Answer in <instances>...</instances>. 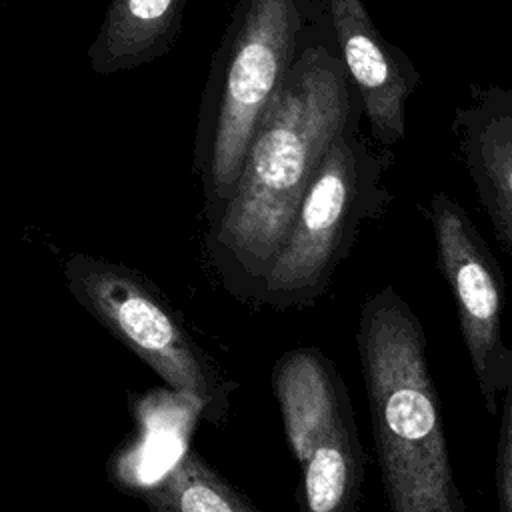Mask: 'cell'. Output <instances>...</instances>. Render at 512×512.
I'll return each instance as SVG.
<instances>
[{
    "instance_id": "obj_1",
    "label": "cell",
    "mask_w": 512,
    "mask_h": 512,
    "mask_svg": "<svg viewBox=\"0 0 512 512\" xmlns=\"http://www.w3.org/2000/svg\"><path fill=\"white\" fill-rule=\"evenodd\" d=\"M362 114L326 10L250 142L230 204L206 230L208 260L232 296L258 300L324 156Z\"/></svg>"
},
{
    "instance_id": "obj_2",
    "label": "cell",
    "mask_w": 512,
    "mask_h": 512,
    "mask_svg": "<svg viewBox=\"0 0 512 512\" xmlns=\"http://www.w3.org/2000/svg\"><path fill=\"white\" fill-rule=\"evenodd\" d=\"M356 344L390 512H466L448 456L426 336L392 286L362 304Z\"/></svg>"
},
{
    "instance_id": "obj_3",
    "label": "cell",
    "mask_w": 512,
    "mask_h": 512,
    "mask_svg": "<svg viewBox=\"0 0 512 512\" xmlns=\"http://www.w3.org/2000/svg\"><path fill=\"white\" fill-rule=\"evenodd\" d=\"M324 12V0L236 2L212 58L194 144L208 228L230 204L250 142Z\"/></svg>"
},
{
    "instance_id": "obj_4",
    "label": "cell",
    "mask_w": 512,
    "mask_h": 512,
    "mask_svg": "<svg viewBox=\"0 0 512 512\" xmlns=\"http://www.w3.org/2000/svg\"><path fill=\"white\" fill-rule=\"evenodd\" d=\"M374 144L372 138L350 130L330 146L256 304L302 308L326 292L362 222L378 218L392 200L384 174L394 154Z\"/></svg>"
},
{
    "instance_id": "obj_5",
    "label": "cell",
    "mask_w": 512,
    "mask_h": 512,
    "mask_svg": "<svg viewBox=\"0 0 512 512\" xmlns=\"http://www.w3.org/2000/svg\"><path fill=\"white\" fill-rule=\"evenodd\" d=\"M64 280L74 300L200 418L218 430L226 426L238 384L192 338L180 312L146 276L120 262L72 252Z\"/></svg>"
},
{
    "instance_id": "obj_6",
    "label": "cell",
    "mask_w": 512,
    "mask_h": 512,
    "mask_svg": "<svg viewBox=\"0 0 512 512\" xmlns=\"http://www.w3.org/2000/svg\"><path fill=\"white\" fill-rule=\"evenodd\" d=\"M438 264L452 290L460 332L490 416L512 382V348L502 340V276L466 212L444 192L430 200Z\"/></svg>"
},
{
    "instance_id": "obj_7",
    "label": "cell",
    "mask_w": 512,
    "mask_h": 512,
    "mask_svg": "<svg viewBox=\"0 0 512 512\" xmlns=\"http://www.w3.org/2000/svg\"><path fill=\"white\" fill-rule=\"evenodd\" d=\"M346 72L358 90L370 138L386 148L406 134V104L420 74L374 26L362 0H324Z\"/></svg>"
},
{
    "instance_id": "obj_8",
    "label": "cell",
    "mask_w": 512,
    "mask_h": 512,
    "mask_svg": "<svg viewBox=\"0 0 512 512\" xmlns=\"http://www.w3.org/2000/svg\"><path fill=\"white\" fill-rule=\"evenodd\" d=\"M272 388L286 442L302 466L326 438L356 426L340 372L318 348H294L278 358Z\"/></svg>"
},
{
    "instance_id": "obj_9",
    "label": "cell",
    "mask_w": 512,
    "mask_h": 512,
    "mask_svg": "<svg viewBox=\"0 0 512 512\" xmlns=\"http://www.w3.org/2000/svg\"><path fill=\"white\" fill-rule=\"evenodd\" d=\"M460 150L496 236L512 250V90H474L456 110Z\"/></svg>"
},
{
    "instance_id": "obj_10",
    "label": "cell",
    "mask_w": 512,
    "mask_h": 512,
    "mask_svg": "<svg viewBox=\"0 0 512 512\" xmlns=\"http://www.w3.org/2000/svg\"><path fill=\"white\" fill-rule=\"evenodd\" d=\"M186 0H110L88 62L96 74L134 70L164 56L174 44Z\"/></svg>"
},
{
    "instance_id": "obj_11",
    "label": "cell",
    "mask_w": 512,
    "mask_h": 512,
    "mask_svg": "<svg viewBox=\"0 0 512 512\" xmlns=\"http://www.w3.org/2000/svg\"><path fill=\"white\" fill-rule=\"evenodd\" d=\"M140 498L150 512H262L194 450H184Z\"/></svg>"
},
{
    "instance_id": "obj_12",
    "label": "cell",
    "mask_w": 512,
    "mask_h": 512,
    "mask_svg": "<svg viewBox=\"0 0 512 512\" xmlns=\"http://www.w3.org/2000/svg\"><path fill=\"white\" fill-rule=\"evenodd\" d=\"M364 478V456L356 426L314 448L302 464V512H356Z\"/></svg>"
},
{
    "instance_id": "obj_13",
    "label": "cell",
    "mask_w": 512,
    "mask_h": 512,
    "mask_svg": "<svg viewBox=\"0 0 512 512\" xmlns=\"http://www.w3.org/2000/svg\"><path fill=\"white\" fill-rule=\"evenodd\" d=\"M496 490L498 510L512 512V382L504 394V414L496 456Z\"/></svg>"
}]
</instances>
